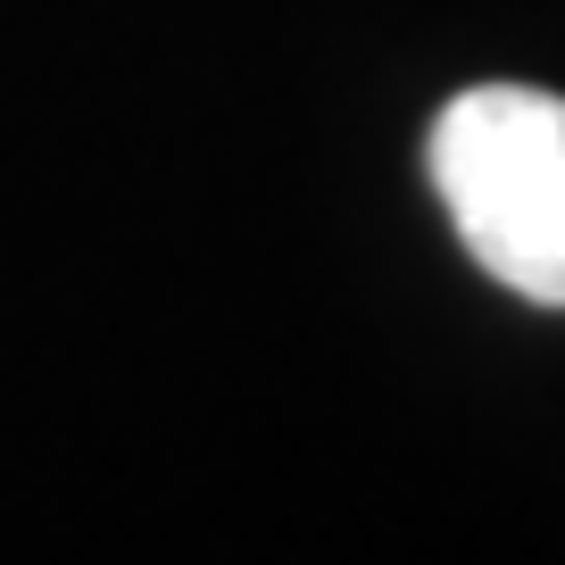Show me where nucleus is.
<instances>
[{
	"mask_svg": "<svg viewBox=\"0 0 565 565\" xmlns=\"http://www.w3.org/2000/svg\"><path fill=\"white\" fill-rule=\"evenodd\" d=\"M433 183L491 282L532 308H565V100L532 84H482L433 117Z\"/></svg>",
	"mask_w": 565,
	"mask_h": 565,
	"instance_id": "f257e3e1",
	"label": "nucleus"
}]
</instances>
